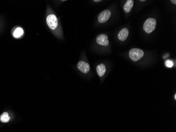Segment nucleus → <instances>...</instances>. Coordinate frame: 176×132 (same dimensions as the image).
<instances>
[{
  "instance_id": "20e7f679",
  "label": "nucleus",
  "mask_w": 176,
  "mask_h": 132,
  "mask_svg": "<svg viewBox=\"0 0 176 132\" xmlns=\"http://www.w3.org/2000/svg\"><path fill=\"white\" fill-rule=\"evenodd\" d=\"M111 15V11L109 10H105L102 12L98 16V21L101 23H105L110 19Z\"/></svg>"
},
{
  "instance_id": "4468645a",
  "label": "nucleus",
  "mask_w": 176,
  "mask_h": 132,
  "mask_svg": "<svg viewBox=\"0 0 176 132\" xmlns=\"http://www.w3.org/2000/svg\"><path fill=\"white\" fill-rule=\"evenodd\" d=\"M100 0H94V2H100Z\"/></svg>"
},
{
  "instance_id": "7ed1b4c3",
  "label": "nucleus",
  "mask_w": 176,
  "mask_h": 132,
  "mask_svg": "<svg viewBox=\"0 0 176 132\" xmlns=\"http://www.w3.org/2000/svg\"><path fill=\"white\" fill-rule=\"evenodd\" d=\"M47 23L51 30H55L58 25V19L54 15H49L47 17Z\"/></svg>"
},
{
  "instance_id": "f8f14e48",
  "label": "nucleus",
  "mask_w": 176,
  "mask_h": 132,
  "mask_svg": "<svg viewBox=\"0 0 176 132\" xmlns=\"http://www.w3.org/2000/svg\"><path fill=\"white\" fill-rule=\"evenodd\" d=\"M165 65L168 68H172L173 66V61L167 60L165 61Z\"/></svg>"
},
{
  "instance_id": "0eeeda50",
  "label": "nucleus",
  "mask_w": 176,
  "mask_h": 132,
  "mask_svg": "<svg viewBox=\"0 0 176 132\" xmlns=\"http://www.w3.org/2000/svg\"><path fill=\"white\" fill-rule=\"evenodd\" d=\"M129 35V30L127 28H123L122 29L120 32H119L118 38L119 40L123 41H125Z\"/></svg>"
},
{
  "instance_id": "f257e3e1",
  "label": "nucleus",
  "mask_w": 176,
  "mask_h": 132,
  "mask_svg": "<svg viewBox=\"0 0 176 132\" xmlns=\"http://www.w3.org/2000/svg\"><path fill=\"white\" fill-rule=\"evenodd\" d=\"M157 25V22L154 18H148L144 22V30L147 33H151L155 30Z\"/></svg>"
},
{
  "instance_id": "39448f33",
  "label": "nucleus",
  "mask_w": 176,
  "mask_h": 132,
  "mask_svg": "<svg viewBox=\"0 0 176 132\" xmlns=\"http://www.w3.org/2000/svg\"><path fill=\"white\" fill-rule=\"evenodd\" d=\"M96 41L99 45L103 46H107L109 43L108 36L104 34H101L98 36L96 38Z\"/></svg>"
},
{
  "instance_id": "9d476101",
  "label": "nucleus",
  "mask_w": 176,
  "mask_h": 132,
  "mask_svg": "<svg viewBox=\"0 0 176 132\" xmlns=\"http://www.w3.org/2000/svg\"><path fill=\"white\" fill-rule=\"evenodd\" d=\"M24 33L23 30L21 28H17L15 30V31L13 32V36L16 38H18L22 36Z\"/></svg>"
},
{
  "instance_id": "1a4fd4ad",
  "label": "nucleus",
  "mask_w": 176,
  "mask_h": 132,
  "mask_svg": "<svg viewBox=\"0 0 176 132\" xmlns=\"http://www.w3.org/2000/svg\"><path fill=\"white\" fill-rule=\"evenodd\" d=\"M133 6V0H128L125 4V5H124V7H123L124 11H125L126 13H129L132 9Z\"/></svg>"
},
{
  "instance_id": "f03ea898",
  "label": "nucleus",
  "mask_w": 176,
  "mask_h": 132,
  "mask_svg": "<svg viewBox=\"0 0 176 132\" xmlns=\"http://www.w3.org/2000/svg\"><path fill=\"white\" fill-rule=\"evenodd\" d=\"M144 52L143 50L138 48H133L130 50L129 57L133 61L139 60L141 58L144 57Z\"/></svg>"
},
{
  "instance_id": "9b49d317",
  "label": "nucleus",
  "mask_w": 176,
  "mask_h": 132,
  "mask_svg": "<svg viewBox=\"0 0 176 132\" xmlns=\"http://www.w3.org/2000/svg\"><path fill=\"white\" fill-rule=\"evenodd\" d=\"M10 119V117L9 114L7 112H4L0 116V120L3 123H7Z\"/></svg>"
},
{
  "instance_id": "ddd939ff",
  "label": "nucleus",
  "mask_w": 176,
  "mask_h": 132,
  "mask_svg": "<svg viewBox=\"0 0 176 132\" xmlns=\"http://www.w3.org/2000/svg\"><path fill=\"white\" fill-rule=\"evenodd\" d=\"M171 2L173 3L174 4H176V0H172V1H171Z\"/></svg>"
},
{
  "instance_id": "6e6552de",
  "label": "nucleus",
  "mask_w": 176,
  "mask_h": 132,
  "mask_svg": "<svg viewBox=\"0 0 176 132\" xmlns=\"http://www.w3.org/2000/svg\"><path fill=\"white\" fill-rule=\"evenodd\" d=\"M105 72H106V68L104 64H101L98 65L97 67V72L100 77H102L103 76H104Z\"/></svg>"
},
{
  "instance_id": "423d86ee",
  "label": "nucleus",
  "mask_w": 176,
  "mask_h": 132,
  "mask_svg": "<svg viewBox=\"0 0 176 132\" xmlns=\"http://www.w3.org/2000/svg\"><path fill=\"white\" fill-rule=\"evenodd\" d=\"M78 68L80 71L86 74L90 70V65L83 61H79L78 64Z\"/></svg>"
},
{
  "instance_id": "2eb2a0df",
  "label": "nucleus",
  "mask_w": 176,
  "mask_h": 132,
  "mask_svg": "<svg viewBox=\"0 0 176 132\" xmlns=\"http://www.w3.org/2000/svg\"><path fill=\"white\" fill-rule=\"evenodd\" d=\"M175 99H176V95H175Z\"/></svg>"
}]
</instances>
